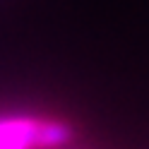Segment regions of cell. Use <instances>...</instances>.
Here are the masks:
<instances>
[{"mask_svg":"<svg viewBox=\"0 0 149 149\" xmlns=\"http://www.w3.org/2000/svg\"><path fill=\"white\" fill-rule=\"evenodd\" d=\"M70 139V130L55 120L0 118V149H51Z\"/></svg>","mask_w":149,"mask_h":149,"instance_id":"6da1fadb","label":"cell"}]
</instances>
